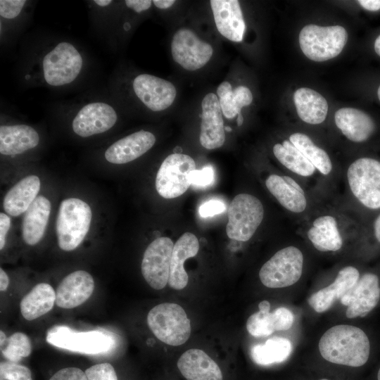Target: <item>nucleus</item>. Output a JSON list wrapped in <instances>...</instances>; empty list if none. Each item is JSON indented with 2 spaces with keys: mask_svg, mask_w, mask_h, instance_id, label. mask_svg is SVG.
Listing matches in <instances>:
<instances>
[{
  "mask_svg": "<svg viewBox=\"0 0 380 380\" xmlns=\"http://www.w3.org/2000/svg\"><path fill=\"white\" fill-rule=\"evenodd\" d=\"M320 380H329V379H320Z\"/></svg>",
  "mask_w": 380,
  "mask_h": 380,
  "instance_id": "052dcab7",
  "label": "nucleus"
},
{
  "mask_svg": "<svg viewBox=\"0 0 380 380\" xmlns=\"http://www.w3.org/2000/svg\"><path fill=\"white\" fill-rule=\"evenodd\" d=\"M303 269V255L296 246H290L278 251L260 268L259 278L262 284L271 289L284 288L296 283Z\"/></svg>",
  "mask_w": 380,
  "mask_h": 380,
  "instance_id": "0eeeda50",
  "label": "nucleus"
},
{
  "mask_svg": "<svg viewBox=\"0 0 380 380\" xmlns=\"http://www.w3.org/2000/svg\"><path fill=\"white\" fill-rule=\"evenodd\" d=\"M118 119L115 109L104 102H93L84 106L72 122L73 132L81 137H89L107 132Z\"/></svg>",
  "mask_w": 380,
  "mask_h": 380,
  "instance_id": "2eb2a0df",
  "label": "nucleus"
},
{
  "mask_svg": "<svg viewBox=\"0 0 380 380\" xmlns=\"http://www.w3.org/2000/svg\"><path fill=\"white\" fill-rule=\"evenodd\" d=\"M46 341L62 349L89 355L107 352L114 343L109 335L102 331H77L63 325L50 329Z\"/></svg>",
  "mask_w": 380,
  "mask_h": 380,
  "instance_id": "9d476101",
  "label": "nucleus"
},
{
  "mask_svg": "<svg viewBox=\"0 0 380 380\" xmlns=\"http://www.w3.org/2000/svg\"><path fill=\"white\" fill-rule=\"evenodd\" d=\"M232 91H233V89L231 84L226 81L222 82L217 89V93L219 98H222Z\"/></svg>",
  "mask_w": 380,
  "mask_h": 380,
  "instance_id": "de8ad7c7",
  "label": "nucleus"
},
{
  "mask_svg": "<svg viewBox=\"0 0 380 380\" xmlns=\"http://www.w3.org/2000/svg\"><path fill=\"white\" fill-rule=\"evenodd\" d=\"M377 379L380 380V368H379L378 374H377Z\"/></svg>",
  "mask_w": 380,
  "mask_h": 380,
  "instance_id": "bf43d9fd",
  "label": "nucleus"
},
{
  "mask_svg": "<svg viewBox=\"0 0 380 380\" xmlns=\"http://www.w3.org/2000/svg\"><path fill=\"white\" fill-rule=\"evenodd\" d=\"M40 179L36 175L24 177L6 194L3 207L8 215L16 217L25 213L37 197L40 189Z\"/></svg>",
  "mask_w": 380,
  "mask_h": 380,
  "instance_id": "cd10ccee",
  "label": "nucleus"
},
{
  "mask_svg": "<svg viewBox=\"0 0 380 380\" xmlns=\"http://www.w3.org/2000/svg\"><path fill=\"white\" fill-rule=\"evenodd\" d=\"M275 331H286L293 324V314L286 308H279L272 312Z\"/></svg>",
  "mask_w": 380,
  "mask_h": 380,
  "instance_id": "58836bf2",
  "label": "nucleus"
},
{
  "mask_svg": "<svg viewBox=\"0 0 380 380\" xmlns=\"http://www.w3.org/2000/svg\"><path fill=\"white\" fill-rule=\"evenodd\" d=\"M289 141L312 163L323 175L332 171L333 165L327 153L317 146L308 135L296 132L290 135Z\"/></svg>",
  "mask_w": 380,
  "mask_h": 380,
  "instance_id": "473e14b6",
  "label": "nucleus"
},
{
  "mask_svg": "<svg viewBox=\"0 0 380 380\" xmlns=\"http://www.w3.org/2000/svg\"><path fill=\"white\" fill-rule=\"evenodd\" d=\"M152 2V1L149 0H127L125 4L129 8L137 13H140L148 10L151 7Z\"/></svg>",
  "mask_w": 380,
  "mask_h": 380,
  "instance_id": "a18cd8bd",
  "label": "nucleus"
},
{
  "mask_svg": "<svg viewBox=\"0 0 380 380\" xmlns=\"http://www.w3.org/2000/svg\"><path fill=\"white\" fill-rule=\"evenodd\" d=\"M335 124L350 141L361 143L367 141L374 132L373 119L364 111L354 108H342L336 111Z\"/></svg>",
  "mask_w": 380,
  "mask_h": 380,
  "instance_id": "4be33fe9",
  "label": "nucleus"
},
{
  "mask_svg": "<svg viewBox=\"0 0 380 380\" xmlns=\"http://www.w3.org/2000/svg\"><path fill=\"white\" fill-rule=\"evenodd\" d=\"M360 279V272L353 266H346L338 273L334 282L313 293L308 298L310 307L317 312L328 310L334 303L341 299Z\"/></svg>",
  "mask_w": 380,
  "mask_h": 380,
  "instance_id": "412c9836",
  "label": "nucleus"
},
{
  "mask_svg": "<svg viewBox=\"0 0 380 380\" xmlns=\"http://www.w3.org/2000/svg\"><path fill=\"white\" fill-rule=\"evenodd\" d=\"M199 250L197 237L191 232L184 233L174 245L170 267L168 284L175 290H182L188 284L189 277L184 264L186 259L196 255Z\"/></svg>",
  "mask_w": 380,
  "mask_h": 380,
  "instance_id": "b1692460",
  "label": "nucleus"
},
{
  "mask_svg": "<svg viewBox=\"0 0 380 380\" xmlns=\"http://www.w3.org/2000/svg\"><path fill=\"white\" fill-rule=\"evenodd\" d=\"M202 113L199 141L206 149L221 147L225 141L222 112L217 96L206 94L201 102Z\"/></svg>",
  "mask_w": 380,
  "mask_h": 380,
  "instance_id": "dca6fc26",
  "label": "nucleus"
},
{
  "mask_svg": "<svg viewBox=\"0 0 380 380\" xmlns=\"http://www.w3.org/2000/svg\"><path fill=\"white\" fill-rule=\"evenodd\" d=\"M6 339H7V338H6V336L5 333L3 331H0V344H1V347L4 344Z\"/></svg>",
  "mask_w": 380,
  "mask_h": 380,
  "instance_id": "5fc2aeb1",
  "label": "nucleus"
},
{
  "mask_svg": "<svg viewBox=\"0 0 380 380\" xmlns=\"http://www.w3.org/2000/svg\"><path fill=\"white\" fill-rule=\"evenodd\" d=\"M214 171L212 167L206 166L201 170H194L190 177L191 184L197 186H206L213 183Z\"/></svg>",
  "mask_w": 380,
  "mask_h": 380,
  "instance_id": "a19ab883",
  "label": "nucleus"
},
{
  "mask_svg": "<svg viewBox=\"0 0 380 380\" xmlns=\"http://www.w3.org/2000/svg\"><path fill=\"white\" fill-rule=\"evenodd\" d=\"M298 40L308 58L322 62L336 57L342 51L348 41V33L340 25H308L300 32Z\"/></svg>",
  "mask_w": 380,
  "mask_h": 380,
  "instance_id": "7ed1b4c3",
  "label": "nucleus"
},
{
  "mask_svg": "<svg viewBox=\"0 0 380 380\" xmlns=\"http://www.w3.org/2000/svg\"><path fill=\"white\" fill-rule=\"evenodd\" d=\"M132 87L137 98L153 111H162L174 102L177 90L174 84L149 74H140L133 80Z\"/></svg>",
  "mask_w": 380,
  "mask_h": 380,
  "instance_id": "4468645a",
  "label": "nucleus"
},
{
  "mask_svg": "<svg viewBox=\"0 0 380 380\" xmlns=\"http://www.w3.org/2000/svg\"><path fill=\"white\" fill-rule=\"evenodd\" d=\"M380 299L379 280L371 272L360 277L357 283L341 298V303L348 306V318L364 317L372 311Z\"/></svg>",
  "mask_w": 380,
  "mask_h": 380,
  "instance_id": "ddd939ff",
  "label": "nucleus"
},
{
  "mask_svg": "<svg viewBox=\"0 0 380 380\" xmlns=\"http://www.w3.org/2000/svg\"><path fill=\"white\" fill-rule=\"evenodd\" d=\"M264 217L261 201L249 194L236 195L228 209L227 236L231 239L247 241L255 234Z\"/></svg>",
  "mask_w": 380,
  "mask_h": 380,
  "instance_id": "423d86ee",
  "label": "nucleus"
},
{
  "mask_svg": "<svg viewBox=\"0 0 380 380\" xmlns=\"http://www.w3.org/2000/svg\"><path fill=\"white\" fill-rule=\"evenodd\" d=\"M9 284V279L7 274L5 271L1 268L0 269V291H5Z\"/></svg>",
  "mask_w": 380,
  "mask_h": 380,
  "instance_id": "09e8293b",
  "label": "nucleus"
},
{
  "mask_svg": "<svg viewBox=\"0 0 380 380\" xmlns=\"http://www.w3.org/2000/svg\"><path fill=\"white\" fill-rule=\"evenodd\" d=\"M196 170L194 160L182 153L169 155L162 163L156 177V189L165 198L180 196L191 185L190 177Z\"/></svg>",
  "mask_w": 380,
  "mask_h": 380,
  "instance_id": "1a4fd4ad",
  "label": "nucleus"
},
{
  "mask_svg": "<svg viewBox=\"0 0 380 380\" xmlns=\"http://www.w3.org/2000/svg\"><path fill=\"white\" fill-rule=\"evenodd\" d=\"M87 380H118L113 367L109 363L93 365L85 371Z\"/></svg>",
  "mask_w": 380,
  "mask_h": 380,
  "instance_id": "4c0bfd02",
  "label": "nucleus"
},
{
  "mask_svg": "<svg viewBox=\"0 0 380 380\" xmlns=\"http://www.w3.org/2000/svg\"><path fill=\"white\" fill-rule=\"evenodd\" d=\"M148 327L162 342L172 346L184 343L191 334V323L184 308L173 303L153 307L147 315Z\"/></svg>",
  "mask_w": 380,
  "mask_h": 380,
  "instance_id": "20e7f679",
  "label": "nucleus"
},
{
  "mask_svg": "<svg viewBox=\"0 0 380 380\" xmlns=\"http://www.w3.org/2000/svg\"><path fill=\"white\" fill-rule=\"evenodd\" d=\"M226 209L225 204L220 200L212 199L203 203L198 209L199 215L202 217H213L220 214Z\"/></svg>",
  "mask_w": 380,
  "mask_h": 380,
  "instance_id": "37998d69",
  "label": "nucleus"
},
{
  "mask_svg": "<svg viewBox=\"0 0 380 380\" xmlns=\"http://www.w3.org/2000/svg\"><path fill=\"white\" fill-rule=\"evenodd\" d=\"M155 143L153 134L140 130L114 142L106 149L104 156L113 164L127 163L144 155Z\"/></svg>",
  "mask_w": 380,
  "mask_h": 380,
  "instance_id": "6ab92c4d",
  "label": "nucleus"
},
{
  "mask_svg": "<svg viewBox=\"0 0 380 380\" xmlns=\"http://www.w3.org/2000/svg\"><path fill=\"white\" fill-rule=\"evenodd\" d=\"M26 1L25 0H1L0 15L6 19H13L21 12Z\"/></svg>",
  "mask_w": 380,
  "mask_h": 380,
  "instance_id": "ea45409f",
  "label": "nucleus"
},
{
  "mask_svg": "<svg viewBox=\"0 0 380 380\" xmlns=\"http://www.w3.org/2000/svg\"><path fill=\"white\" fill-rule=\"evenodd\" d=\"M0 375L1 380H32L29 368L10 361L1 362Z\"/></svg>",
  "mask_w": 380,
  "mask_h": 380,
  "instance_id": "e433bc0d",
  "label": "nucleus"
},
{
  "mask_svg": "<svg viewBox=\"0 0 380 380\" xmlns=\"http://www.w3.org/2000/svg\"><path fill=\"white\" fill-rule=\"evenodd\" d=\"M177 367L187 380H222L218 365L203 350L191 348L177 361Z\"/></svg>",
  "mask_w": 380,
  "mask_h": 380,
  "instance_id": "5701e85b",
  "label": "nucleus"
},
{
  "mask_svg": "<svg viewBox=\"0 0 380 380\" xmlns=\"http://www.w3.org/2000/svg\"><path fill=\"white\" fill-rule=\"evenodd\" d=\"M219 101L223 115L227 118H233L241 113L243 107L251 103L253 95L247 87L239 86Z\"/></svg>",
  "mask_w": 380,
  "mask_h": 380,
  "instance_id": "f704fd0d",
  "label": "nucleus"
},
{
  "mask_svg": "<svg viewBox=\"0 0 380 380\" xmlns=\"http://www.w3.org/2000/svg\"><path fill=\"white\" fill-rule=\"evenodd\" d=\"M173 247L170 238L162 236L153 240L144 251L141 273L148 284L156 290L163 289L168 283Z\"/></svg>",
  "mask_w": 380,
  "mask_h": 380,
  "instance_id": "f8f14e48",
  "label": "nucleus"
},
{
  "mask_svg": "<svg viewBox=\"0 0 380 380\" xmlns=\"http://www.w3.org/2000/svg\"><path fill=\"white\" fill-rule=\"evenodd\" d=\"M357 2L367 11H376L380 10V0H360Z\"/></svg>",
  "mask_w": 380,
  "mask_h": 380,
  "instance_id": "49530a36",
  "label": "nucleus"
},
{
  "mask_svg": "<svg viewBox=\"0 0 380 380\" xmlns=\"http://www.w3.org/2000/svg\"><path fill=\"white\" fill-rule=\"evenodd\" d=\"M49 380H87L85 372L77 367H65L56 372Z\"/></svg>",
  "mask_w": 380,
  "mask_h": 380,
  "instance_id": "79ce46f5",
  "label": "nucleus"
},
{
  "mask_svg": "<svg viewBox=\"0 0 380 380\" xmlns=\"http://www.w3.org/2000/svg\"><path fill=\"white\" fill-rule=\"evenodd\" d=\"M11 225L10 217L5 213H0V249L2 250L6 243V237Z\"/></svg>",
  "mask_w": 380,
  "mask_h": 380,
  "instance_id": "c03bdc74",
  "label": "nucleus"
},
{
  "mask_svg": "<svg viewBox=\"0 0 380 380\" xmlns=\"http://www.w3.org/2000/svg\"><path fill=\"white\" fill-rule=\"evenodd\" d=\"M237 125L238 126H241L243 125V115L241 114V113H238L237 115Z\"/></svg>",
  "mask_w": 380,
  "mask_h": 380,
  "instance_id": "6e6d98bb",
  "label": "nucleus"
},
{
  "mask_svg": "<svg viewBox=\"0 0 380 380\" xmlns=\"http://www.w3.org/2000/svg\"><path fill=\"white\" fill-rule=\"evenodd\" d=\"M39 142L37 132L29 125H1L0 127V153L2 155L23 153L36 147Z\"/></svg>",
  "mask_w": 380,
  "mask_h": 380,
  "instance_id": "a878e982",
  "label": "nucleus"
},
{
  "mask_svg": "<svg viewBox=\"0 0 380 380\" xmlns=\"http://www.w3.org/2000/svg\"><path fill=\"white\" fill-rule=\"evenodd\" d=\"M94 2L100 6H106L112 3L110 0H94Z\"/></svg>",
  "mask_w": 380,
  "mask_h": 380,
  "instance_id": "864d4df0",
  "label": "nucleus"
},
{
  "mask_svg": "<svg viewBox=\"0 0 380 380\" xmlns=\"http://www.w3.org/2000/svg\"><path fill=\"white\" fill-rule=\"evenodd\" d=\"M374 48L376 53L380 56V35L375 39Z\"/></svg>",
  "mask_w": 380,
  "mask_h": 380,
  "instance_id": "603ef678",
  "label": "nucleus"
},
{
  "mask_svg": "<svg viewBox=\"0 0 380 380\" xmlns=\"http://www.w3.org/2000/svg\"><path fill=\"white\" fill-rule=\"evenodd\" d=\"M91 218V209L84 201L77 198L62 201L56 224L59 248L65 251L77 248L89 230Z\"/></svg>",
  "mask_w": 380,
  "mask_h": 380,
  "instance_id": "f03ea898",
  "label": "nucleus"
},
{
  "mask_svg": "<svg viewBox=\"0 0 380 380\" xmlns=\"http://www.w3.org/2000/svg\"><path fill=\"white\" fill-rule=\"evenodd\" d=\"M224 130L227 132L232 131V128L229 127H224Z\"/></svg>",
  "mask_w": 380,
  "mask_h": 380,
  "instance_id": "13d9d810",
  "label": "nucleus"
},
{
  "mask_svg": "<svg viewBox=\"0 0 380 380\" xmlns=\"http://www.w3.org/2000/svg\"><path fill=\"white\" fill-rule=\"evenodd\" d=\"M293 101L297 114L303 122L318 125L326 119L328 103L317 91L307 87L299 88L293 94Z\"/></svg>",
  "mask_w": 380,
  "mask_h": 380,
  "instance_id": "c85d7f7f",
  "label": "nucleus"
},
{
  "mask_svg": "<svg viewBox=\"0 0 380 380\" xmlns=\"http://www.w3.org/2000/svg\"><path fill=\"white\" fill-rule=\"evenodd\" d=\"M44 78L53 87L73 82L82 68V58L76 47L67 42L58 43L49 51L42 61Z\"/></svg>",
  "mask_w": 380,
  "mask_h": 380,
  "instance_id": "6e6552de",
  "label": "nucleus"
},
{
  "mask_svg": "<svg viewBox=\"0 0 380 380\" xmlns=\"http://www.w3.org/2000/svg\"><path fill=\"white\" fill-rule=\"evenodd\" d=\"M94 281L91 275L84 270H77L67 275L56 291L57 306L71 309L84 303L92 294Z\"/></svg>",
  "mask_w": 380,
  "mask_h": 380,
  "instance_id": "f3484780",
  "label": "nucleus"
},
{
  "mask_svg": "<svg viewBox=\"0 0 380 380\" xmlns=\"http://www.w3.org/2000/svg\"><path fill=\"white\" fill-rule=\"evenodd\" d=\"M210 4L219 32L232 42H241L246 25L239 1L211 0Z\"/></svg>",
  "mask_w": 380,
  "mask_h": 380,
  "instance_id": "a211bd4d",
  "label": "nucleus"
},
{
  "mask_svg": "<svg viewBox=\"0 0 380 380\" xmlns=\"http://www.w3.org/2000/svg\"><path fill=\"white\" fill-rule=\"evenodd\" d=\"M273 153L282 165L296 175L310 177L315 173V166L289 140L274 144Z\"/></svg>",
  "mask_w": 380,
  "mask_h": 380,
  "instance_id": "7c9ffc66",
  "label": "nucleus"
},
{
  "mask_svg": "<svg viewBox=\"0 0 380 380\" xmlns=\"http://www.w3.org/2000/svg\"><path fill=\"white\" fill-rule=\"evenodd\" d=\"M292 350L290 340L275 336L267 340L264 344L253 346L251 350V355L256 364L270 365L287 360Z\"/></svg>",
  "mask_w": 380,
  "mask_h": 380,
  "instance_id": "2f4dec72",
  "label": "nucleus"
},
{
  "mask_svg": "<svg viewBox=\"0 0 380 380\" xmlns=\"http://www.w3.org/2000/svg\"><path fill=\"white\" fill-rule=\"evenodd\" d=\"M265 186L287 210L293 213H301L305 210L308 206L306 194L301 186L292 177L271 174L266 178Z\"/></svg>",
  "mask_w": 380,
  "mask_h": 380,
  "instance_id": "aec40b11",
  "label": "nucleus"
},
{
  "mask_svg": "<svg viewBox=\"0 0 380 380\" xmlns=\"http://www.w3.org/2000/svg\"><path fill=\"white\" fill-rule=\"evenodd\" d=\"M56 303V291L46 283H39L22 299L20 307L27 320L35 319L49 312Z\"/></svg>",
  "mask_w": 380,
  "mask_h": 380,
  "instance_id": "c756f323",
  "label": "nucleus"
},
{
  "mask_svg": "<svg viewBox=\"0 0 380 380\" xmlns=\"http://www.w3.org/2000/svg\"><path fill=\"white\" fill-rule=\"evenodd\" d=\"M319 350L328 362L350 367H360L368 360L370 343L360 328L347 324L336 325L324 332Z\"/></svg>",
  "mask_w": 380,
  "mask_h": 380,
  "instance_id": "f257e3e1",
  "label": "nucleus"
},
{
  "mask_svg": "<svg viewBox=\"0 0 380 380\" xmlns=\"http://www.w3.org/2000/svg\"><path fill=\"white\" fill-rule=\"evenodd\" d=\"M1 348L2 355L6 360L16 363L23 357L29 356L32 351L30 338L22 332L11 335Z\"/></svg>",
  "mask_w": 380,
  "mask_h": 380,
  "instance_id": "c9c22d12",
  "label": "nucleus"
},
{
  "mask_svg": "<svg viewBox=\"0 0 380 380\" xmlns=\"http://www.w3.org/2000/svg\"><path fill=\"white\" fill-rule=\"evenodd\" d=\"M307 236L313 246L322 252L337 251L343 246L338 220L332 215L315 218L307 230Z\"/></svg>",
  "mask_w": 380,
  "mask_h": 380,
  "instance_id": "393cba45",
  "label": "nucleus"
},
{
  "mask_svg": "<svg viewBox=\"0 0 380 380\" xmlns=\"http://www.w3.org/2000/svg\"><path fill=\"white\" fill-rule=\"evenodd\" d=\"M175 1L174 0H154L153 1V4L160 9H166L171 7Z\"/></svg>",
  "mask_w": 380,
  "mask_h": 380,
  "instance_id": "8fccbe9b",
  "label": "nucleus"
},
{
  "mask_svg": "<svg viewBox=\"0 0 380 380\" xmlns=\"http://www.w3.org/2000/svg\"><path fill=\"white\" fill-rule=\"evenodd\" d=\"M377 96H378L379 100L380 101V85L379 86L378 89H377Z\"/></svg>",
  "mask_w": 380,
  "mask_h": 380,
  "instance_id": "4d7b16f0",
  "label": "nucleus"
},
{
  "mask_svg": "<svg viewBox=\"0 0 380 380\" xmlns=\"http://www.w3.org/2000/svg\"><path fill=\"white\" fill-rule=\"evenodd\" d=\"M51 205L44 196H37L25 213L23 220V238L30 246L42 239L51 213Z\"/></svg>",
  "mask_w": 380,
  "mask_h": 380,
  "instance_id": "bb28decb",
  "label": "nucleus"
},
{
  "mask_svg": "<svg viewBox=\"0 0 380 380\" xmlns=\"http://www.w3.org/2000/svg\"><path fill=\"white\" fill-rule=\"evenodd\" d=\"M259 311L251 315L246 322L248 333L255 337H265L275 331L272 312H270V303L262 300L258 305Z\"/></svg>",
  "mask_w": 380,
  "mask_h": 380,
  "instance_id": "72a5a7b5",
  "label": "nucleus"
},
{
  "mask_svg": "<svg viewBox=\"0 0 380 380\" xmlns=\"http://www.w3.org/2000/svg\"><path fill=\"white\" fill-rule=\"evenodd\" d=\"M374 236L376 241L380 243V213L377 215L373 223Z\"/></svg>",
  "mask_w": 380,
  "mask_h": 380,
  "instance_id": "3c124183",
  "label": "nucleus"
},
{
  "mask_svg": "<svg viewBox=\"0 0 380 380\" xmlns=\"http://www.w3.org/2000/svg\"><path fill=\"white\" fill-rule=\"evenodd\" d=\"M351 194L364 208L380 210V160L362 157L354 160L346 172Z\"/></svg>",
  "mask_w": 380,
  "mask_h": 380,
  "instance_id": "39448f33",
  "label": "nucleus"
},
{
  "mask_svg": "<svg viewBox=\"0 0 380 380\" xmlns=\"http://www.w3.org/2000/svg\"><path fill=\"white\" fill-rule=\"evenodd\" d=\"M171 52L174 61L186 70L194 71L208 63L213 53L212 46L192 30L179 29L173 35Z\"/></svg>",
  "mask_w": 380,
  "mask_h": 380,
  "instance_id": "9b49d317",
  "label": "nucleus"
}]
</instances>
